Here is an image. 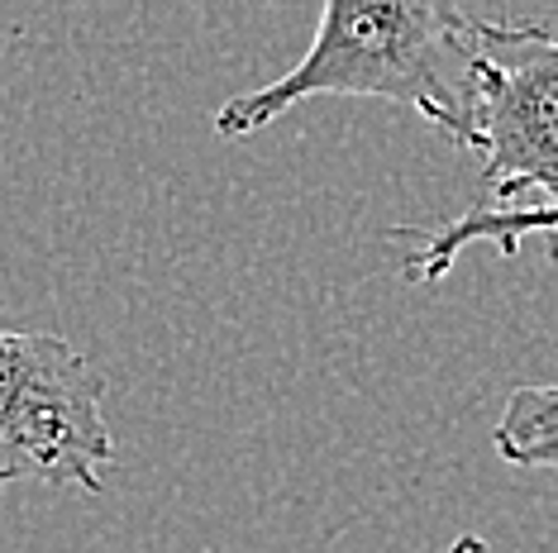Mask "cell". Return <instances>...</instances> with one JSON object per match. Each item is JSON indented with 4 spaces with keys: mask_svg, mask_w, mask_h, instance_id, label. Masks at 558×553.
<instances>
[{
    "mask_svg": "<svg viewBox=\"0 0 558 553\" xmlns=\"http://www.w3.org/2000/svg\"><path fill=\"white\" fill-rule=\"evenodd\" d=\"M315 96L415 110L444 138H477V15L459 0H320L315 39L291 72L215 110V134L248 138Z\"/></svg>",
    "mask_w": 558,
    "mask_h": 553,
    "instance_id": "obj_1",
    "label": "cell"
},
{
    "mask_svg": "<svg viewBox=\"0 0 558 553\" xmlns=\"http://www.w3.org/2000/svg\"><path fill=\"white\" fill-rule=\"evenodd\" d=\"M110 463L106 372L58 334H0V477L100 492Z\"/></svg>",
    "mask_w": 558,
    "mask_h": 553,
    "instance_id": "obj_2",
    "label": "cell"
},
{
    "mask_svg": "<svg viewBox=\"0 0 558 553\" xmlns=\"http://www.w3.org/2000/svg\"><path fill=\"white\" fill-rule=\"evenodd\" d=\"M492 206L558 210V34L477 20V138Z\"/></svg>",
    "mask_w": 558,
    "mask_h": 553,
    "instance_id": "obj_3",
    "label": "cell"
},
{
    "mask_svg": "<svg viewBox=\"0 0 558 553\" xmlns=\"http://www.w3.org/2000/svg\"><path fill=\"white\" fill-rule=\"evenodd\" d=\"M525 238H544L549 258L558 262V210L544 206H473L459 220L439 224V230H415L411 254H405V276L411 282H439L444 272L459 262L468 244H492L506 258L515 254Z\"/></svg>",
    "mask_w": 558,
    "mask_h": 553,
    "instance_id": "obj_4",
    "label": "cell"
},
{
    "mask_svg": "<svg viewBox=\"0 0 558 553\" xmlns=\"http://www.w3.org/2000/svg\"><path fill=\"white\" fill-rule=\"evenodd\" d=\"M492 444L511 468H558V386H515Z\"/></svg>",
    "mask_w": 558,
    "mask_h": 553,
    "instance_id": "obj_5",
    "label": "cell"
},
{
    "mask_svg": "<svg viewBox=\"0 0 558 553\" xmlns=\"http://www.w3.org/2000/svg\"><path fill=\"white\" fill-rule=\"evenodd\" d=\"M449 553H497V549H487L477 534H459V539L449 544ZM554 553H558V549H554Z\"/></svg>",
    "mask_w": 558,
    "mask_h": 553,
    "instance_id": "obj_6",
    "label": "cell"
}]
</instances>
